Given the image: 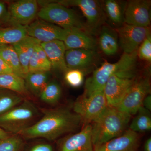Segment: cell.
<instances>
[{"label":"cell","mask_w":151,"mask_h":151,"mask_svg":"<svg viewBox=\"0 0 151 151\" xmlns=\"http://www.w3.org/2000/svg\"><path fill=\"white\" fill-rule=\"evenodd\" d=\"M132 116L108 106L91 125L94 149L124 134Z\"/></svg>","instance_id":"obj_2"},{"label":"cell","mask_w":151,"mask_h":151,"mask_svg":"<svg viewBox=\"0 0 151 151\" xmlns=\"http://www.w3.org/2000/svg\"><path fill=\"white\" fill-rule=\"evenodd\" d=\"M40 45L51 63L52 68L64 72L68 70L65 60L66 50L63 41L53 40L41 43Z\"/></svg>","instance_id":"obj_17"},{"label":"cell","mask_w":151,"mask_h":151,"mask_svg":"<svg viewBox=\"0 0 151 151\" xmlns=\"http://www.w3.org/2000/svg\"><path fill=\"white\" fill-rule=\"evenodd\" d=\"M144 151H151V138H149L145 142Z\"/></svg>","instance_id":"obj_37"},{"label":"cell","mask_w":151,"mask_h":151,"mask_svg":"<svg viewBox=\"0 0 151 151\" xmlns=\"http://www.w3.org/2000/svg\"><path fill=\"white\" fill-rule=\"evenodd\" d=\"M137 56L143 60L151 62V35L148 36L139 46L137 50Z\"/></svg>","instance_id":"obj_32"},{"label":"cell","mask_w":151,"mask_h":151,"mask_svg":"<svg viewBox=\"0 0 151 151\" xmlns=\"http://www.w3.org/2000/svg\"><path fill=\"white\" fill-rule=\"evenodd\" d=\"M150 1L133 0L127 4L124 19L127 24L149 27L151 22Z\"/></svg>","instance_id":"obj_13"},{"label":"cell","mask_w":151,"mask_h":151,"mask_svg":"<svg viewBox=\"0 0 151 151\" xmlns=\"http://www.w3.org/2000/svg\"><path fill=\"white\" fill-rule=\"evenodd\" d=\"M42 115L40 107L35 102L25 99L0 116V128L11 134H19L35 124Z\"/></svg>","instance_id":"obj_3"},{"label":"cell","mask_w":151,"mask_h":151,"mask_svg":"<svg viewBox=\"0 0 151 151\" xmlns=\"http://www.w3.org/2000/svg\"><path fill=\"white\" fill-rule=\"evenodd\" d=\"M35 50L37 53L42 70L45 72H49L50 70L52 68L51 63L40 44L36 47Z\"/></svg>","instance_id":"obj_33"},{"label":"cell","mask_w":151,"mask_h":151,"mask_svg":"<svg viewBox=\"0 0 151 151\" xmlns=\"http://www.w3.org/2000/svg\"><path fill=\"white\" fill-rule=\"evenodd\" d=\"M97 58V52L95 50L76 49L65 51V63L68 69L84 71L95 63Z\"/></svg>","instance_id":"obj_16"},{"label":"cell","mask_w":151,"mask_h":151,"mask_svg":"<svg viewBox=\"0 0 151 151\" xmlns=\"http://www.w3.org/2000/svg\"><path fill=\"white\" fill-rule=\"evenodd\" d=\"M64 78L66 83L70 86L79 87L84 81V71L77 69H68L65 72Z\"/></svg>","instance_id":"obj_31"},{"label":"cell","mask_w":151,"mask_h":151,"mask_svg":"<svg viewBox=\"0 0 151 151\" xmlns=\"http://www.w3.org/2000/svg\"><path fill=\"white\" fill-rule=\"evenodd\" d=\"M104 6L106 13L111 21L115 24L121 23L124 19V15L119 3L114 0H107L105 1Z\"/></svg>","instance_id":"obj_29"},{"label":"cell","mask_w":151,"mask_h":151,"mask_svg":"<svg viewBox=\"0 0 151 151\" xmlns=\"http://www.w3.org/2000/svg\"><path fill=\"white\" fill-rule=\"evenodd\" d=\"M54 143L42 139L24 140L19 151H56Z\"/></svg>","instance_id":"obj_28"},{"label":"cell","mask_w":151,"mask_h":151,"mask_svg":"<svg viewBox=\"0 0 151 151\" xmlns=\"http://www.w3.org/2000/svg\"><path fill=\"white\" fill-rule=\"evenodd\" d=\"M26 99L20 94L0 88V116Z\"/></svg>","instance_id":"obj_27"},{"label":"cell","mask_w":151,"mask_h":151,"mask_svg":"<svg viewBox=\"0 0 151 151\" xmlns=\"http://www.w3.org/2000/svg\"><path fill=\"white\" fill-rule=\"evenodd\" d=\"M24 141L19 134L0 139V151H19Z\"/></svg>","instance_id":"obj_30"},{"label":"cell","mask_w":151,"mask_h":151,"mask_svg":"<svg viewBox=\"0 0 151 151\" xmlns=\"http://www.w3.org/2000/svg\"><path fill=\"white\" fill-rule=\"evenodd\" d=\"M0 57L10 67L14 74L24 78L26 75L18 55L12 45L0 46Z\"/></svg>","instance_id":"obj_24"},{"label":"cell","mask_w":151,"mask_h":151,"mask_svg":"<svg viewBox=\"0 0 151 151\" xmlns=\"http://www.w3.org/2000/svg\"><path fill=\"white\" fill-rule=\"evenodd\" d=\"M137 51L131 54L124 53L120 59L115 63L105 62L93 72L86 79L83 95L88 96L104 89L109 78L120 70L137 63Z\"/></svg>","instance_id":"obj_4"},{"label":"cell","mask_w":151,"mask_h":151,"mask_svg":"<svg viewBox=\"0 0 151 151\" xmlns=\"http://www.w3.org/2000/svg\"><path fill=\"white\" fill-rule=\"evenodd\" d=\"M8 73H14L10 67L0 57V75Z\"/></svg>","instance_id":"obj_35"},{"label":"cell","mask_w":151,"mask_h":151,"mask_svg":"<svg viewBox=\"0 0 151 151\" xmlns=\"http://www.w3.org/2000/svg\"><path fill=\"white\" fill-rule=\"evenodd\" d=\"M40 108L42 114L40 119L19 134L24 140L42 139L55 142L75 132L82 123L80 116L68 107Z\"/></svg>","instance_id":"obj_1"},{"label":"cell","mask_w":151,"mask_h":151,"mask_svg":"<svg viewBox=\"0 0 151 151\" xmlns=\"http://www.w3.org/2000/svg\"><path fill=\"white\" fill-rule=\"evenodd\" d=\"M38 71H43L42 70L40 62L39 60L37 53L35 50L29 60V72H38Z\"/></svg>","instance_id":"obj_34"},{"label":"cell","mask_w":151,"mask_h":151,"mask_svg":"<svg viewBox=\"0 0 151 151\" xmlns=\"http://www.w3.org/2000/svg\"><path fill=\"white\" fill-rule=\"evenodd\" d=\"M100 49L106 55L111 56L117 53L119 42L117 34L107 27H104L100 32L99 39Z\"/></svg>","instance_id":"obj_22"},{"label":"cell","mask_w":151,"mask_h":151,"mask_svg":"<svg viewBox=\"0 0 151 151\" xmlns=\"http://www.w3.org/2000/svg\"><path fill=\"white\" fill-rule=\"evenodd\" d=\"M0 88L16 92L26 99L35 102V98L28 91L24 78L14 73L0 75Z\"/></svg>","instance_id":"obj_20"},{"label":"cell","mask_w":151,"mask_h":151,"mask_svg":"<svg viewBox=\"0 0 151 151\" xmlns=\"http://www.w3.org/2000/svg\"><path fill=\"white\" fill-rule=\"evenodd\" d=\"M27 35L26 26H10L0 28V46L13 45Z\"/></svg>","instance_id":"obj_23"},{"label":"cell","mask_w":151,"mask_h":151,"mask_svg":"<svg viewBox=\"0 0 151 151\" xmlns=\"http://www.w3.org/2000/svg\"><path fill=\"white\" fill-rule=\"evenodd\" d=\"M40 19L64 29L78 28L87 32L88 27L74 11L58 2L47 3L38 12Z\"/></svg>","instance_id":"obj_5"},{"label":"cell","mask_w":151,"mask_h":151,"mask_svg":"<svg viewBox=\"0 0 151 151\" xmlns=\"http://www.w3.org/2000/svg\"><path fill=\"white\" fill-rule=\"evenodd\" d=\"M119 45L124 53L131 54L137 51L139 46L150 35L149 27L135 26L125 24L117 29Z\"/></svg>","instance_id":"obj_10"},{"label":"cell","mask_w":151,"mask_h":151,"mask_svg":"<svg viewBox=\"0 0 151 151\" xmlns=\"http://www.w3.org/2000/svg\"><path fill=\"white\" fill-rule=\"evenodd\" d=\"M49 72H29L24 78L28 91L32 97H38L49 82Z\"/></svg>","instance_id":"obj_21"},{"label":"cell","mask_w":151,"mask_h":151,"mask_svg":"<svg viewBox=\"0 0 151 151\" xmlns=\"http://www.w3.org/2000/svg\"><path fill=\"white\" fill-rule=\"evenodd\" d=\"M55 142L56 151H94L91 124L85 125L79 132L65 136Z\"/></svg>","instance_id":"obj_11"},{"label":"cell","mask_w":151,"mask_h":151,"mask_svg":"<svg viewBox=\"0 0 151 151\" xmlns=\"http://www.w3.org/2000/svg\"><path fill=\"white\" fill-rule=\"evenodd\" d=\"M142 106L148 111H151V94L148 95L143 101Z\"/></svg>","instance_id":"obj_36"},{"label":"cell","mask_w":151,"mask_h":151,"mask_svg":"<svg viewBox=\"0 0 151 151\" xmlns=\"http://www.w3.org/2000/svg\"><path fill=\"white\" fill-rule=\"evenodd\" d=\"M5 9V5L4 3L0 2V17L4 13Z\"/></svg>","instance_id":"obj_39"},{"label":"cell","mask_w":151,"mask_h":151,"mask_svg":"<svg viewBox=\"0 0 151 151\" xmlns=\"http://www.w3.org/2000/svg\"><path fill=\"white\" fill-rule=\"evenodd\" d=\"M58 2L63 5L73 6L78 8L87 21L90 28H97L103 20V12L98 1L94 0H65Z\"/></svg>","instance_id":"obj_14"},{"label":"cell","mask_w":151,"mask_h":151,"mask_svg":"<svg viewBox=\"0 0 151 151\" xmlns=\"http://www.w3.org/2000/svg\"><path fill=\"white\" fill-rule=\"evenodd\" d=\"M136 73L134 65L120 70L109 78L103 89L108 106L117 108L136 80Z\"/></svg>","instance_id":"obj_6"},{"label":"cell","mask_w":151,"mask_h":151,"mask_svg":"<svg viewBox=\"0 0 151 151\" xmlns=\"http://www.w3.org/2000/svg\"><path fill=\"white\" fill-rule=\"evenodd\" d=\"M136 114L137 115L129 125V129L138 134L151 130L150 111L142 106Z\"/></svg>","instance_id":"obj_25"},{"label":"cell","mask_w":151,"mask_h":151,"mask_svg":"<svg viewBox=\"0 0 151 151\" xmlns=\"http://www.w3.org/2000/svg\"><path fill=\"white\" fill-rule=\"evenodd\" d=\"M151 93L150 76L136 78L117 107V109L132 116L142 106L144 99Z\"/></svg>","instance_id":"obj_8"},{"label":"cell","mask_w":151,"mask_h":151,"mask_svg":"<svg viewBox=\"0 0 151 151\" xmlns=\"http://www.w3.org/2000/svg\"><path fill=\"white\" fill-rule=\"evenodd\" d=\"M108 107L104 90L88 95L82 94L72 105V110L81 117L84 125L91 124Z\"/></svg>","instance_id":"obj_7"},{"label":"cell","mask_w":151,"mask_h":151,"mask_svg":"<svg viewBox=\"0 0 151 151\" xmlns=\"http://www.w3.org/2000/svg\"><path fill=\"white\" fill-rule=\"evenodd\" d=\"M67 30V35L63 41L66 50L83 49L96 50V41L88 32L78 28Z\"/></svg>","instance_id":"obj_18"},{"label":"cell","mask_w":151,"mask_h":151,"mask_svg":"<svg viewBox=\"0 0 151 151\" xmlns=\"http://www.w3.org/2000/svg\"><path fill=\"white\" fill-rule=\"evenodd\" d=\"M41 44L40 41L27 35L21 40L13 45L19 59L26 76L29 72V63L36 47Z\"/></svg>","instance_id":"obj_19"},{"label":"cell","mask_w":151,"mask_h":151,"mask_svg":"<svg viewBox=\"0 0 151 151\" xmlns=\"http://www.w3.org/2000/svg\"><path fill=\"white\" fill-rule=\"evenodd\" d=\"M139 143V134L129 129L121 136L94 148V151H137Z\"/></svg>","instance_id":"obj_15"},{"label":"cell","mask_w":151,"mask_h":151,"mask_svg":"<svg viewBox=\"0 0 151 151\" xmlns=\"http://www.w3.org/2000/svg\"><path fill=\"white\" fill-rule=\"evenodd\" d=\"M62 95L61 86L55 81H49L38 97L42 102L55 106L59 103Z\"/></svg>","instance_id":"obj_26"},{"label":"cell","mask_w":151,"mask_h":151,"mask_svg":"<svg viewBox=\"0 0 151 151\" xmlns=\"http://www.w3.org/2000/svg\"><path fill=\"white\" fill-rule=\"evenodd\" d=\"M38 2L34 0H20L11 3L4 18L10 26H27L37 15Z\"/></svg>","instance_id":"obj_9"},{"label":"cell","mask_w":151,"mask_h":151,"mask_svg":"<svg viewBox=\"0 0 151 151\" xmlns=\"http://www.w3.org/2000/svg\"><path fill=\"white\" fill-rule=\"evenodd\" d=\"M27 35L35 38L41 43L55 40L63 41L67 30L41 19L36 20L26 26Z\"/></svg>","instance_id":"obj_12"},{"label":"cell","mask_w":151,"mask_h":151,"mask_svg":"<svg viewBox=\"0 0 151 151\" xmlns=\"http://www.w3.org/2000/svg\"><path fill=\"white\" fill-rule=\"evenodd\" d=\"M12 135L0 128V139H5Z\"/></svg>","instance_id":"obj_38"}]
</instances>
